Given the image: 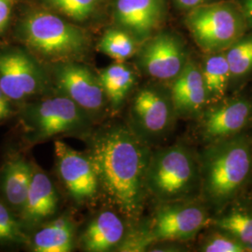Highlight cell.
<instances>
[{
	"label": "cell",
	"mask_w": 252,
	"mask_h": 252,
	"mask_svg": "<svg viewBox=\"0 0 252 252\" xmlns=\"http://www.w3.org/2000/svg\"><path fill=\"white\" fill-rule=\"evenodd\" d=\"M81 138L97 177L99 194L129 225L135 224L149 195L146 177L151 146L121 122L94 126Z\"/></svg>",
	"instance_id": "obj_1"
},
{
	"label": "cell",
	"mask_w": 252,
	"mask_h": 252,
	"mask_svg": "<svg viewBox=\"0 0 252 252\" xmlns=\"http://www.w3.org/2000/svg\"><path fill=\"white\" fill-rule=\"evenodd\" d=\"M252 172V138L239 134L207 145L200 158L201 189L207 203L223 208L243 189Z\"/></svg>",
	"instance_id": "obj_2"
},
{
	"label": "cell",
	"mask_w": 252,
	"mask_h": 252,
	"mask_svg": "<svg viewBox=\"0 0 252 252\" xmlns=\"http://www.w3.org/2000/svg\"><path fill=\"white\" fill-rule=\"evenodd\" d=\"M146 184L160 204L190 198L201 186L200 159L185 145L152 151Z\"/></svg>",
	"instance_id": "obj_3"
},
{
	"label": "cell",
	"mask_w": 252,
	"mask_h": 252,
	"mask_svg": "<svg viewBox=\"0 0 252 252\" xmlns=\"http://www.w3.org/2000/svg\"><path fill=\"white\" fill-rule=\"evenodd\" d=\"M22 34L33 53L53 64L78 61L90 47L82 29L46 10L30 13L23 23Z\"/></svg>",
	"instance_id": "obj_4"
},
{
	"label": "cell",
	"mask_w": 252,
	"mask_h": 252,
	"mask_svg": "<svg viewBox=\"0 0 252 252\" xmlns=\"http://www.w3.org/2000/svg\"><path fill=\"white\" fill-rule=\"evenodd\" d=\"M21 118L26 138L31 144L60 135L81 137L94 126V121L82 108L57 93L25 103Z\"/></svg>",
	"instance_id": "obj_5"
},
{
	"label": "cell",
	"mask_w": 252,
	"mask_h": 252,
	"mask_svg": "<svg viewBox=\"0 0 252 252\" xmlns=\"http://www.w3.org/2000/svg\"><path fill=\"white\" fill-rule=\"evenodd\" d=\"M242 14L230 4H203L189 9L186 25L194 40L207 53L228 49L243 35Z\"/></svg>",
	"instance_id": "obj_6"
},
{
	"label": "cell",
	"mask_w": 252,
	"mask_h": 252,
	"mask_svg": "<svg viewBox=\"0 0 252 252\" xmlns=\"http://www.w3.org/2000/svg\"><path fill=\"white\" fill-rule=\"evenodd\" d=\"M50 76L36 58L22 50L0 52V88L11 102L50 94Z\"/></svg>",
	"instance_id": "obj_7"
},
{
	"label": "cell",
	"mask_w": 252,
	"mask_h": 252,
	"mask_svg": "<svg viewBox=\"0 0 252 252\" xmlns=\"http://www.w3.org/2000/svg\"><path fill=\"white\" fill-rule=\"evenodd\" d=\"M51 81L54 92L72 100L94 123L108 108L98 76L78 61L54 63Z\"/></svg>",
	"instance_id": "obj_8"
},
{
	"label": "cell",
	"mask_w": 252,
	"mask_h": 252,
	"mask_svg": "<svg viewBox=\"0 0 252 252\" xmlns=\"http://www.w3.org/2000/svg\"><path fill=\"white\" fill-rule=\"evenodd\" d=\"M209 221L205 207L189 198L161 203L149 227L154 242L187 241L194 238Z\"/></svg>",
	"instance_id": "obj_9"
},
{
	"label": "cell",
	"mask_w": 252,
	"mask_h": 252,
	"mask_svg": "<svg viewBox=\"0 0 252 252\" xmlns=\"http://www.w3.org/2000/svg\"><path fill=\"white\" fill-rule=\"evenodd\" d=\"M177 117L170 92L145 87L135 94L129 110L130 128L149 145L172 129Z\"/></svg>",
	"instance_id": "obj_10"
},
{
	"label": "cell",
	"mask_w": 252,
	"mask_h": 252,
	"mask_svg": "<svg viewBox=\"0 0 252 252\" xmlns=\"http://www.w3.org/2000/svg\"><path fill=\"white\" fill-rule=\"evenodd\" d=\"M58 177L68 196L78 206H87L99 196L94 165L86 153H80L62 140L54 142Z\"/></svg>",
	"instance_id": "obj_11"
},
{
	"label": "cell",
	"mask_w": 252,
	"mask_h": 252,
	"mask_svg": "<svg viewBox=\"0 0 252 252\" xmlns=\"http://www.w3.org/2000/svg\"><path fill=\"white\" fill-rule=\"evenodd\" d=\"M252 122V101L234 98L201 112L199 132L207 145L242 133Z\"/></svg>",
	"instance_id": "obj_12"
},
{
	"label": "cell",
	"mask_w": 252,
	"mask_h": 252,
	"mask_svg": "<svg viewBox=\"0 0 252 252\" xmlns=\"http://www.w3.org/2000/svg\"><path fill=\"white\" fill-rule=\"evenodd\" d=\"M138 62L142 70L153 79L173 81L188 61L180 39L171 34L162 33L142 47Z\"/></svg>",
	"instance_id": "obj_13"
},
{
	"label": "cell",
	"mask_w": 252,
	"mask_h": 252,
	"mask_svg": "<svg viewBox=\"0 0 252 252\" xmlns=\"http://www.w3.org/2000/svg\"><path fill=\"white\" fill-rule=\"evenodd\" d=\"M59 208V194L52 179L33 163L30 186L19 220L27 234L53 220Z\"/></svg>",
	"instance_id": "obj_14"
},
{
	"label": "cell",
	"mask_w": 252,
	"mask_h": 252,
	"mask_svg": "<svg viewBox=\"0 0 252 252\" xmlns=\"http://www.w3.org/2000/svg\"><path fill=\"white\" fill-rule=\"evenodd\" d=\"M127 221L113 208L101 210L91 219L78 239L87 252L117 251L128 230Z\"/></svg>",
	"instance_id": "obj_15"
},
{
	"label": "cell",
	"mask_w": 252,
	"mask_h": 252,
	"mask_svg": "<svg viewBox=\"0 0 252 252\" xmlns=\"http://www.w3.org/2000/svg\"><path fill=\"white\" fill-rule=\"evenodd\" d=\"M163 10V0H116L114 18L120 28L142 38L159 26Z\"/></svg>",
	"instance_id": "obj_16"
},
{
	"label": "cell",
	"mask_w": 252,
	"mask_h": 252,
	"mask_svg": "<svg viewBox=\"0 0 252 252\" xmlns=\"http://www.w3.org/2000/svg\"><path fill=\"white\" fill-rule=\"evenodd\" d=\"M177 116L198 115L207 106V94L201 69L188 61L181 72L173 80L170 90Z\"/></svg>",
	"instance_id": "obj_17"
},
{
	"label": "cell",
	"mask_w": 252,
	"mask_h": 252,
	"mask_svg": "<svg viewBox=\"0 0 252 252\" xmlns=\"http://www.w3.org/2000/svg\"><path fill=\"white\" fill-rule=\"evenodd\" d=\"M32 171V162L22 155H15L4 163L0 172L1 198L18 217L27 200Z\"/></svg>",
	"instance_id": "obj_18"
},
{
	"label": "cell",
	"mask_w": 252,
	"mask_h": 252,
	"mask_svg": "<svg viewBox=\"0 0 252 252\" xmlns=\"http://www.w3.org/2000/svg\"><path fill=\"white\" fill-rule=\"evenodd\" d=\"M29 235L28 247L34 252H70L76 246V224L68 215L54 218Z\"/></svg>",
	"instance_id": "obj_19"
},
{
	"label": "cell",
	"mask_w": 252,
	"mask_h": 252,
	"mask_svg": "<svg viewBox=\"0 0 252 252\" xmlns=\"http://www.w3.org/2000/svg\"><path fill=\"white\" fill-rule=\"evenodd\" d=\"M97 76L108 108L116 113L124 107L135 86V72L124 62H116L102 69Z\"/></svg>",
	"instance_id": "obj_20"
},
{
	"label": "cell",
	"mask_w": 252,
	"mask_h": 252,
	"mask_svg": "<svg viewBox=\"0 0 252 252\" xmlns=\"http://www.w3.org/2000/svg\"><path fill=\"white\" fill-rule=\"evenodd\" d=\"M208 100L220 99L225 94L231 78L224 53H214L205 60L201 69Z\"/></svg>",
	"instance_id": "obj_21"
},
{
	"label": "cell",
	"mask_w": 252,
	"mask_h": 252,
	"mask_svg": "<svg viewBox=\"0 0 252 252\" xmlns=\"http://www.w3.org/2000/svg\"><path fill=\"white\" fill-rule=\"evenodd\" d=\"M218 230L232 235L242 244L248 252H252V213L235 209L219 217L214 221Z\"/></svg>",
	"instance_id": "obj_22"
},
{
	"label": "cell",
	"mask_w": 252,
	"mask_h": 252,
	"mask_svg": "<svg viewBox=\"0 0 252 252\" xmlns=\"http://www.w3.org/2000/svg\"><path fill=\"white\" fill-rule=\"evenodd\" d=\"M97 49L116 62H125L135 54V37L122 28H109L100 38Z\"/></svg>",
	"instance_id": "obj_23"
},
{
	"label": "cell",
	"mask_w": 252,
	"mask_h": 252,
	"mask_svg": "<svg viewBox=\"0 0 252 252\" xmlns=\"http://www.w3.org/2000/svg\"><path fill=\"white\" fill-rule=\"evenodd\" d=\"M28 240L29 234L24 230L19 217L0 198V246H23Z\"/></svg>",
	"instance_id": "obj_24"
},
{
	"label": "cell",
	"mask_w": 252,
	"mask_h": 252,
	"mask_svg": "<svg viewBox=\"0 0 252 252\" xmlns=\"http://www.w3.org/2000/svg\"><path fill=\"white\" fill-rule=\"evenodd\" d=\"M227 63L231 77L240 78L252 70V36L238 39L226 49Z\"/></svg>",
	"instance_id": "obj_25"
},
{
	"label": "cell",
	"mask_w": 252,
	"mask_h": 252,
	"mask_svg": "<svg viewBox=\"0 0 252 252\" xmlns=\"http://www.w3.org/2000/svg\"><path fill=\"white\" fill-rule=\"evenodd\" d=\"M46 3L67 18L85 21L93 17L104 0H44Z\"/></svg>",
	"instance_id": "obj_26"
},
{
	"label": "cell",
	"mask_w": 252,
	"mask_h": 252,
	"mask_svg": "<svg viewBox=\"0 0 252 252\" xmlns=\"http://www.w3.org/2000/svg\"><path fill=\"white\" fill-rule=\"evenodd\" d=\"M203 252H248L243 245L234 237L222 231L210 234L199 249Z\"/></svg>",
	"instance_id": "obj_27"
},
{
	"label": "cell",
	"mask_w": 252,
	"mask_h": 252,
	"mask_svg": "<svg viewBox=\"0 0 252 252\" xmlns=\"http://www.w3.org/2000/svg\"><path fill=\"white\" fill-rule=\"evenodd\" d=\"M13 114L11 101L0 88V121L6 120Z\"/></svg>",
	"instance_id": "obj_28"
},
{
	"label": "cell",
	"mask_w": 252,
	"mask_h": 252,
	"mask_svg": "<svg viewBox=\"0 0 252 252\" xmlns=\"http://www.w3.org/2000/svg\"><path fill=\"white\" fill-rule=\"evenodd\" d=\"M11 11V0H0V32L8 24Z\"/></svg>",
	"instance_id": "obj_29"
},
{
	"label": "cell",
	"mask_w": 252,
	"mask_h": 252,
	"mask_svg": "<svg viewBox=\"0 0 252 252\" xmlns=\"http://www.w3.org/2000/svg\"><path fill=\"white\" fill-rule=\"evenodd\" d=\"M207 0H175L177 5L183 9H191L206 4Z\"/></svg>",
	"instance_id": "obj_30"
},
{
	"label": "cell",
	"mask_w": 252,
	"mask_h": 252,
	"mask_svg": "<svg viewBox=\"0 0 252 252\" xmlns=\"http://www.w3.org/2000/svg\"><path fill=\"white\" fill-rule=\"evenodd\" d=\"M244 14L252 23V0H243Z\"/></svg>",
	"instance_id": "obj_31"
}]
</instances>
